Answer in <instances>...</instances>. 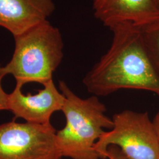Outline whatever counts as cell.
Instances as JSON below:
<instances>
[{"label": "cell", "mask_w": 159, "mask_h": 159, "mask_svg": "<svg viewBox=\"0 0 159 159\" xmlns=\"http://www.w3.org/2000/svg\"><path fill=\"white\" fill-rule=\"evenodd\" d=\"M109 29L113 33L111 44L83 80L87 90L97 97L125 89L159 96V75L148 56L139 27L120 23Z\"/></svg>", "instance_id": "obj_1"}, {"label": "cell", "mask_w": 159, "mask_h": 159, "mask_svg": "<svg viewBox=\"0 0 159 159\" xmlns=\"http://www.w3.org/2000/svg\"><path fill=\"white\" fill-rule=\"evenodd\" d=\"M59 89L64 96L61 111L66 125L56 131L57 146L62 157L71 159H100L94 146L105 131L111 129L112 119L106 114L107 108L98 97L81 98L67 84L59 81Z\"/></svg>", "instance_id": "obj_2"}, {"label": "cell", "mask_w": 159, "mask_h": 159, "mask_svg": "<svg viewBox=\"0 0 159 159\" xmlns=\"http://www.w3.org/2000/svg\"><path fill=\"white\" fill-rule=\"evenodd\" d=\"M14 37L11 60L0 67L2 75H12L16 84L21 87L32 82L44 85L52 80L63 58L64 44L59 29L47 20Z\"/></svg>", "instance_id": "obj_3"}, {"label": "cell", "mask_w": 159, "mask_h": 159, "mask_svg": "<svg viewBox=\"0 0 159 159\" xmlns=\"http://www.w3.org/2000/svg\"><path fill=\"white\" fill-rule=\"evenodd\" d=\"M113 127L104 131L94 148L100 159H106L109 146L120 148L129 159H159V141L147 112L124 110L115 114Z\"/></svg>", "instance_id": "obj_4"}, {"label": "cell", "mask_w": 159, "mask_h": 159, "mask_svg": "<svg viewBox=\"0 0 159 159\" xmlns=\"http://www.w3.org/2000/svg\"><path fill=\"white\" fill-rule=\"evenodd\" d=\"M56 130L50 124L0 125V159H61Z\"/></svg>", "instance_id": "obj_5"}, {"label": "cell", "mask_w": 159, "mask_h": 159, "mask_svg": "<svg viewBox=\"0 0 159 159\" xmlns=\"http://www.w3.org/2000/svg\"><path fill=\"white\" fill-rule=\"evenodd\" d=\"M22 87L16 84L14 90L8 94L7 110L12 113L15 119L21 118L34 124H50L51 116L61 110L64 102V96L57 90L53 80L34 95L24 94Z\"/></svg>", "instance_id": "obj_6"}, {"label": "cell", "mask_w": 159, "mask_h": 159, "mask_svg": "<svg viewBox=\"0 0 159 159\" xmlns=\"http://www.w3.org/2000/svg\"><path fill=\"white\" fill-rule=\"evenodd\" d=\"M94 14L108 28L120 23L142 27L159 17L154 0H93Z\"/></svg>", "instance_id": "obj_7"}, {"label": "cell", "mask_w": 159, "mask_h": 159, "mask_svg": "<svg viewBox=\"0 0 159 159\" xmlns=\"http://www.w3.org/2000/svg\"><path fill=\"white\" fill-rule=\"evenodd\" d=\"M54 10L52 0H0V27L15 37L48 20Z\"/></svg>", "instance_id": "obj_8"}, {"label": "cell", "mask_w": 159, "mask_h": 159, "mask_svg": "<svg viewBox=\"0 0 159 159\" xmlns=\"http://www.w3.org/2000/svg\"><path fill=\"white\" fill-rule=\"evenodd\" d=\"M139 28L148 56L159 75V17Z\"/></svg>", "instance_id": "obj_9"}, {"label": "cell", "mask_w": 159, "mask_h": 159, "mask_svg": "<svg viewBox=\"0 0 159 159\" xmlns=\"http://www.w3.org/2000/svg\"><path fill=\"white\" fill-rule=\"evenodd\" d=\"M106 156V159H129L122 152L120 148L115 146H110L108 147Z\"/></svg>", "instance_id": "obj_10"}, {"label": "cell", "mask_w": 159, "mask_h": 159, "mask_svg": "<svg viewBox=\"0 0 159 159\" xmlns=\"http://www.w3.org/2000/svg\"><path fill=\"white\" fill-rule=\"evenodd\" d=\"M4 76L0 72V111L7 110V100L8 94H7L3 90L1 85V80Z\"/></svg>", "instance_id": "obj_11"}, {"label": "cell", "mask_w": 159, "mask_h": 159, "mask_svg": "<svg viewBox=\"0 0 159 159\" xmlns=\"http://www.w3.org/2000/svg\"><path fill=\"white\" fill-rule=\"evenodd\" d=\"M153 123L154 128H155V130L156 131L159 141V111L156 114L153 120Z\"/></svg>", "instance_id": "obj_12"}, {"label": "cell", "mask_w": 159, "mask_h": 159, "mask_svg": "<svg viewBox=\"0 0 159 159\" xmlns=\"http://www.w3.org/2000/svg\"><path fill=\"white\" fill-rule=\"evenodd\" d=\"M154 1H155L156 4V6H157L158 9L159 10V0H154Z\"/></svg>", "instance_id": "obj_13"}]
</instances>
